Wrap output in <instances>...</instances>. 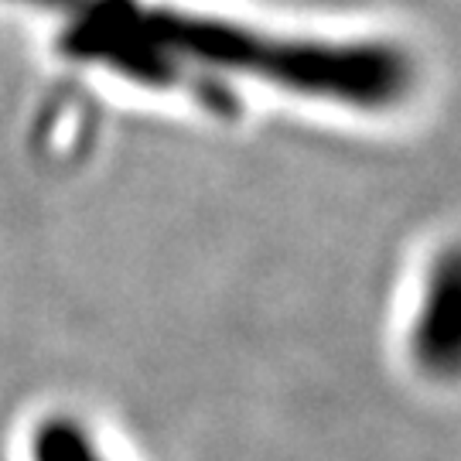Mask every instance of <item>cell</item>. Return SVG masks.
I'll use <instances>...</instances> for the list:
<instances>
[{
  "label": "cell",
  "mask_w": 461,
  "mask_h": 461,
  "mask_svg": "<svg viewBox=\"0 0 461 461\" xmlns=\"http://www.w3.org/2000/svg\"><path fill=\"white\" fill-rule=\"evenodd\" d=\"M110 21L116 28H127L131 45L148 51L158 68L165 59L171 72V62L219 68L284 93L329 99L359 110L393 106L407 96L413 83L411 59L383 41L291 38L257 32L253 24L161 7H116Z\"/></svg>",
  "instance_id": "1"
},
{
  "label": "cell",
  "mask_w": 461,
  "mask_h": 461,
  "mask_svg": "<svg viewBox=\"0 0 461 461\" xmlns=\"http://www.w3.org/2000/svg\"><path fill=\"white\" fill-rule=\"evenodd\" d=\"M413 356L434 376H455L461 359V270L455 249L430 270L413 329Z\"/></svg>",
  "instance_id": "2"
},
{
  "label": "cell",
  "mask_w": 461,
  "mask_h": 461,
  "mask_svg": "<svg viewBox=\"0 0 461 461\" xmlns=\"http://www.w3.org/2000/svg\"><path fill=\"white\" fill-rule=\"evenodd\" d=\"M32 455L34 461H103L89 434L68 417H49L34 430Z\"/></svg>",
  "instance_id": "3"
},
{
  "label": "cell",
  "mask_w": 461,
  "mask_h": 461,
  "mask_svg": "<svg viewBox=\"0 0 461 461\" xmlns=\"http://www.w3.org/2000/svg\"><path fill=\"white\" fill-rule=\"evenodd\" d=\"M17 4H34V7H72V11H79L83 0H17Z\"/></svg>",
  "instance_id": "4"
}]
</instances>
